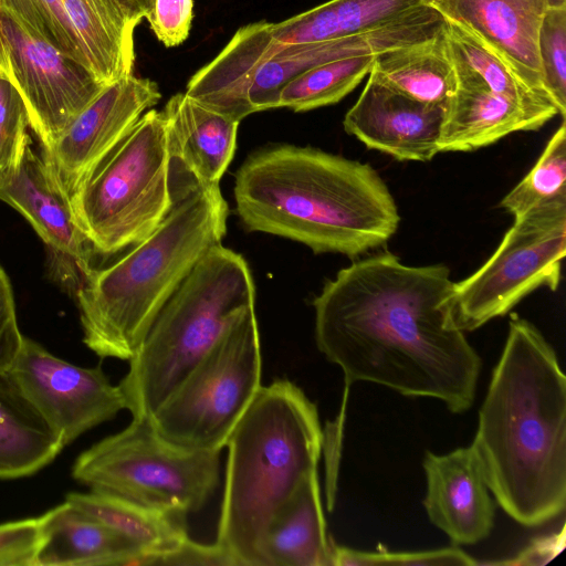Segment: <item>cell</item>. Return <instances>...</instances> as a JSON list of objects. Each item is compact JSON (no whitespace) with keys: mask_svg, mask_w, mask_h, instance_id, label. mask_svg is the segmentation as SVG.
<instances>
[{"mask_svg":"<svg viewBox=\"0 0 566 566\" xmlns=\"http://www.w3.org/2000/svg\"><path fill=\"white\" fill-rule=\"evenodd\" d=\"M453 286L444 264L407 265L390 252L355 261L313 301L317 348L347 386L373 382L464 412L482 361L455 323Z\"/></svg>","mask_w":566,"mask_h":566,"instance_id":"6da1fadb","label":"cell"},{"mask_svg":"<svg viewBox=\"0 0 566 566\" xmlns=\"http://www.w3.org/2000/svg\"><path fill=\"white\" fill-rule=\"evenodd\" d=\"M471 448L490 492L536 527L566 505V377L539 329L512 314Z\"/></svg>","mask_w":566,"mask_h":566,"instance_id":"7a4b0ae2","label":"cell"},{"mask_svg":"<svg viewBox=\"0 0 566 566\" xmlns=\"http://www.w3.org/2000/svg\"><path fill=\"white\" fill-rule=\"evenodd\" d=\"M237 212L248 231L297 241L314 253L354 258L387 243L400 216L368 164L312 147L251 154L235 174Z\"/></svg>","mask_w":566,"mask_h":566,"instance_id":"3957f363","label":"cell"},{"mask_svg":"<svg viewBox=\"0 0 566 566\" xmlns=\"http://www.w3.org/2000/svg\"><path fill=\"white\" fill-rule=\"evenodd\" d=\"M220 187L177 198L158 228L108 265L93 268L75 294L83 343L101 358L130 360L159 311L227 233Z\"/></svg>","mask_w":566,"mask_h":566,"instance_id":"277c9868","label":"cell"},{"mask_svg":"<svg viewBox=\"0 0 566 566\" xmlns=\"http://www.w3.org/2000/svg\"><path fill=\"white\" fill-rule=\"evenodd\" d=\"M216 543L238 566H264L268 530L301 481L317 471L315 403L289 379L261 386L230 434Z\"/></svg>","mask_w":566,"mask_h":566,"instance_id":"5b68a950","label":"cell"},{"mask_svg":"<svg viewBox=\"0 0 566 566\" xmlns=\"http://www.w3.org/2000/svg\"><path fill=\"white\" fill-rule=\"evenodd\" d=\"M255 287L244 258L221 243L193 266L153 322L118 384L133 417L158 409L195 364L244 312Z\"/></svg>","mask_w":566,"mask_h":566,"instance_id":"8992f818","label":"cell"},{"mask_svg":"<svg viewBox=\"0 0 566 566\" xmlns=\"http://www.w3.org/2000/svg\"><path fill=\"white\" fill-rule=\"evenodd\" d=\"M71 201L95 255L118 258L148 238L174 206L163 112L148 109Z\"/></svg>","mask_w":566,"mask_h":566,"instance_id":"52a82bcc","label":"cell"},{"mask_svg":"<svg viewBox=\"0 0 566 566\" xmlns=\"http://www.w3.org/2000/svg\"><path fill=\"white\" fill-rule=\"evenodd\" d=\"M220 452L188 449L164 439L148 417L83 451L72 476L91 491L153 511H199L220 479Z\"/></svg>","mask_w":566,"mask_h":566,"instance_id":"ba28073f","label":"cell"},{"mask_svg":"<svg viewBox=\"0 0 566 566\" xmlns=\"http://www.w3.org/2000/svg\"><path fill=\"white\" fill-rule=\"evenodd\" d=\"M270 22L240 28L220 53L197 71L186 94L205 107L240 122L248 115L277 108L281 90L318 64L377 54L394 46L387 25L365 33L315 43H282L272 39Z\"/></svg>","mask_w":566,"mask_h":566,"instance_id":"9c48e42d","label":"cell"},{"mask_svg":"<svg viewBox=\"0 0 566 566\" xmlns=\"http://www.w3.org/2000/svg\"><path fill=\"white\" fill-rule=\"evenodd\" d=\"M262 357L254 307L244 312L150 417L175 444L220 452L261 388Z\"/></svg>","mask_w":566,"mask_h":566,"instance_id":"30bf717a","label":"cell"},{"mask_svg":"<svg viewBox=\"0 0 566 566\" xmlns=\"http://www.w3.org/2000/svg\"><path fill=\"white\" fill-rule=\"evenodd\" d=\"M565 254L566 206L514 218L486 262L454 282L451 305L457 325L472 332L507 314L538 287L556 291Z\"/></svg>","mask_w":566,"mask_h":566,"instance_id":"8fae6325","label":"cell"},{"mask_svg":"<svg viewBox=\"0 0 566 566\" xmlns=\"http://www.w3.org/2000/svg\"><path fill=\"white\" fill-rule=\"evenodd\" d=\"M0 70L21 94L30 127L46 150L106 86L83 63L32 35L3 10Z\"/></svg>","mask_w":566,"mask_h":566,"instance_id":"7c38bea8","label":"cell"},{"mask_svg":"<svg viewBox=\"0 0 566 566\" xmlns=\"http://www.w3.org/2000/svg\"><path fill=\"white\" fill-rule=\"evenodd\" d=\"M0 200L29 221L49 250L53 279L75 296L95 254L46 149L34 148L30 136L18 160L0 171Z\"/></svg>","mask_w":566,"mask_h":566,"instance_id":"4fadbf2b","label":"cell"},{"mask_svg":"<svg viewBox=\"0 0 566 566\" xmlns=\"http://www.w3.org/2000/svg\"><path fill=\"white\" fill-rule=\"evenodd\" d=\"M10 370L64 447L126 409L119 386L101 366L74 365L29 337Z\"/></svg>","mask_w":566,"mask_h":566,"instance_id":"5bb4252c","label":"cell"},{"mask_svg":"<svg viewBox=\"0 0 566 566\" xmlns=\"http://www.w3.org/2000/svg\"><path fill=\"white\" fill-rule=\"evenodd\" d=\"M160 98L156 82L130 74L106 85L69 124L46 151L70 195Z\"/></svg>","mask_w":566,"mask_h":566,"instance_id":"9a60e30c","label":"cell"},{"mask_svg":"<svg viewBox=\"0 0 566 566\" xmlns=\"http://www.w3.org/2000/svg\"><path fill=\"white\" fill-rule=\"evenodd\" d=\"M444 105L413 99L369 74L343 126L367 148L406 161L431 160L439 150Z\"/></svg>","mask_w":566,"mask_h":566,"instance_id":"2e32d148","label":"cell"},{"mask_svg":"<svg viewBox=\"0 0 566 566\" xmlns=\"http://www.w3.org/2000/svg\"><path fill=\"white\" fill-rule=\"evenodd\" d=\"M161 112L172 200L197 188L219 186L234 156L240 122L205 107L186 93L172 95Z\"/></svg>","mask_w":566,"mask_h":566,"instance_id":"e0dca14e","label":"cell"},{"mask_svg":"<svg viewBox=\"0 0 566 566\" xmlns=\"http://www.w3.org/2000/svg\"><path fill=\"white\" fill-rule=\"evenodd\" d=\"M422 465L430 522L455 545L485 539L494 525L495 505L471 446L446 454L428 451Z\"/></svg>","mask_w":566,"mask_h":566,"instance_id":"ac0fdd59","label":"cell"},{"mask_svg":"<svg viewBox=\"0 0 566 566\" xmlns=\"http://www.w3.org/2000/svg\"><path fill=\"white\" fill-rule=\"evenodd\" d=\"M422 3L478 36L531 86L549 96L543 84L537 50L547 9L545 0H422Z\"/></svg>","mask_w":566,"mask_h":566,"instance_id":"d6986e66","label":"cell"},{"mask_svg":"<svg viewBox=\"0 0 566 566\" xmlns=\"http://www.w3.org/2000/svg\"><path fill=\"white\" fill-rule=\"evenodd\" d=\"M556 115V109L522 106L482 86L457 83L444 105L439 150L480 149L512 133L539 129Z\"/></svg>","mask_w":566,"mask_h":566,"instance_id":"ffe728a7","label":"cell"},{"mask_svg":"<svg viewBox=\"0 0 566 566\" xmlns=\"http://www.w3.org/2000/svg\"><path fill=\"white\" fill-rule=\"evenodd\" d=\"M143 549L69 502L41 515L34 566L138 565Z\"/></svg>","mask_w":566,"mask_h":566,"instance_id":"44dd1931","label":"cell"},{"mask_svg":"<svg viewBox=\"0 0 566 566\" xmlns=\"http://www.w3.org/2000/svg\"><path fill=\"white\" fill-rule=\"evenodd\" d=\"M317 471L307 474L272 521L263 543L264 566H333Z\"/></svg>","mask_w":566,"mask_h":566,"instance_id":"7402d4cb","label":"cell"},{"mask_svg":"<svg viewBox=\"0 0 566 566\" xmlns=\"http://www.w3.org/2000/svg\"><path fill=\"white\" fill-rule=\"evenodd\" d=\"M63 448L11 370L0 367V479L32 475Z\"/></svg>","mask_w":566,"mask_h":566,"instance_id":"603a6c76","label":"cell"},{"mask_svg":"<svg viewBox=\"0 0 566 566\" xmlns=\"http://www.w3.org/2000/svg\"><path fill=\"white\" fill-rule=\"evenodd\" d=\"M369 74L413 99L446 105L457 88L446 25L431 39L376 54Z\"/></svg>","mask_w":566,"mask_h":566,"instance_id":"cb8c5ba5","label":"cell"},{"mask_svg":"<svg viewBox=\"0 0 566 566\" xmlns=\"http://www.w3.org/2000/svg\"><path fill=\"white\" fill-rule=\"evenodd\" d=\"M422 4V0H329L279 23H270L273 40L302 44L374 30Z\"/></svg>","mask_w":566,"mask_h":566,"instance_id":"d4e9b609","label":"cell"},{"mask_svg":"<svg viewBox=\"0 0 566 566\" xmlns=\"http://www.w3.org/2000/svg\"><path fill=\"white\" fill-rule=\"evenodd\" d=\"M87 69L104 85L132 74L134 31L107 0H61Z\"/></svg>","mask_w":566,"mask_h":566,"instance_id":"484cf974","label":"cell"},{"mask_svg":"<svg viewBox=\"0 0 566 566\" xmlns=\"http://www.w3.org/2000/svg\"><path fill=\"white\" fill-rule=\"evenodd\" d=\"M65 501L137 544L143 557L170 552L188 537L184 514L153 511L91 490L67 493Z\"/></svg>","mask_w":566,"mask_h":566,"instance_id":"4316f807","label":"cell"},{"mask_svg":"<svg viewBox=\"0 0 566 566\" xmlns=\"http://www.w3.org/2000/svg\"><path fill=\"white\" fill-rule=\"evenodd\" d=\"M446 33L457 83L482 86L522 106L559 111L545 93L531 86L502 56L478 36L446 20Z\"/></svg>","mask_w":566,"mask_h":566,"instance_id":"83f0119b","label":"cell"},{"mask_svg":"<svg viewBox=\"0 0 566 566\" xmlns=\"http://www.w3.org/2000/svg\"><path fill=\"white\" fill-rule=\"evenodd\" d=\"M376 54H359L313 66L291 80L277 107L306 112L339 102L370 73Z\"/></svg>","mask_w":566,"mask_h":566,"instance_id":"f1b7e54d","label":"cell"},{"mask_svg":"<svg viewBox=\"0 0 566 566\" xmlns=\"http://www.w3.org/2000/svg\"><path fill=\"white\" fill-rule=\"evenodd\" d=\"M514 218L566 206V125L563 119L528 174L500 202Z\"/></svg>","mask_w":566,"mask_h":566,"instance_id":"f546056e","label":"cell"},{"mask_svg":"<svg viewBox=\"0 0 566 566\" xmlns=\"http://www.w3.org/2000/svg\"><path fill=\"white\" fill-rule=\"evenodd\" d=\"M0 10L9 13L32 35L86 66L61 0H0Z\"/></svg>","mask_w":566,"mask_h":566,"instance_id":"4dcf8cb0","label":"cell"},{"mask_svg":"<svg viewBox=\"0 0 566 566\" xmlns=\"http://www.w3.org/2000/svg\"><path fill=\"white\" fill-rule=\"evenodd\" d=\"M538 60L546 92L565 118L566 8L546 9L538 33Z\"/></svg>","mask_w":566,"mask_h":566,"instance_id":"1f68e13d","label":"cell"},{"mask_svg":"<svg viewBox=\"0 0 566 566\" xmlns=\"http://www.w3.org/2000/svg\"><path fill=\"white\" fill-rule=\"evenodd\" d=\"M478 562L458 547L422 552H360L334 544L333 566H473Z\"/></svg>","mask_w":566,"mask_h":566,"instance_id":"d6a6232c","label":"cell"},{"mask_svg":"<svg viewBox=\"0 0 566 566\" xmlns=\"http://www.w3.org/2000/svg\"><path fill=\"white\" fill-rule=\"evenodd\" d=\"M28 126L30 118L25 103L12 82L0 70V171L18 160L30 136L27 132Z\"/></svg>","mask_w":566,"mask_h":566,"instance_id":"836d02e7","label":"cell"},{"mask_svg":"<svg viewBox=\"0 0 566 566\" xmlns=\"http://www.w3.org/2000/svg\"><path fill=\"white\" fill-rule=\"evenodd\" d=\"M41 516L0 524V566H34Z\"/></svg>","mask_w":566,"mask_h":566,"instance_id":"e575fe53","label":"cell"},{"mask_svg":"<svg viewBox=\"0 0 566 566\" xmlns=\"http://www.w3.org/2000/svg\"><path fill=\"white\" fill-rule=\"evenodd\" d=\"M193 0H155L146 19L156 38L166 46L181 44L189 35Z\"/></svg>","mask_w":566,"mask_h":566,"instance_id":"d590c367","label":"cell"},{"mask_svg":"<svg viewBox=\"0 0 566 566\" xmlns=\"http://www.w3.org/2000/svg\"><path fill=\"white\" fill-rule=\"evenodd\" d=\"M138 565L238 566L233 557L219 544L205 545L193 542L189 537L170 552L143 557Z\"/></svg>","mask_w":566,"mask_h":566,"instance_id":"8d00e7d4","label":"cell"},{"mask_svg":"<svg viewBox=\"0 0 566 566\" xmlns=\"http://www.w3.org/2000/svg\"><path fill=\"white\" fill-rule=\"evenodd\" d=\"M8 274L0 264V367L10 369L23 342Z\"/></svg>","mask_w":566,"mask_h":566,"instance_id":"74e56055","label":"cell"},{"mask_svg":"<svg viewBox=\"0 0 566 566\" xmlns=\"http://www.w3.org/2000/svg\"><path fill=\"white\" fill-rule=\"evenodd\" d=\"M129 29L134 31L150 14L155 0H107Z\"/></svg>","mask_w":566,"mask_h":566,"instance_id":"f35d334b","label":"cell"},{"mask_svg":"<svg viewBox=\"0 0 566 566\" xmlns=\"http://www.w3.org/2000/svg\"><path fill=\"white\" fill-rule=\"evenodd\" d=\"M547 9H563L566 8V0H545Z\"/></svg>","mask_w":566,"mask_h":566,"instance_id":"ab89813d","label":"cell"}]
</instances>
